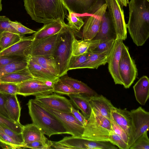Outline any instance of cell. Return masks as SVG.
Returning <instances> with one entry per match:
<instances>
[{"instance_id":"obj_1","label":"cell","mask_w":149,"mask_h":149,"mask_svg":"<svg viewBox=\"0 0 149 149\" xmlns=\"http://www.w3.org/2000/svg\"><path fill=\"white\" fill-rule=\"evenodd\" d=\"M126 27L134 43L143 45L149 37V0H130Z\"/></svg>"},{"instance_id":"obj_2","label":"cell","mask_w":149,"mask_h":149,"mask_svg":"<svg viewBox=\"0 0 149 149\" xmlns=\"http://www.w3.org/2000/svg\"><path fill=\"white\" fill-rule=\"evenodd\" d=\"M24 6L31 19L47 24L59 20L64 22L67 10L61 0H24Z\"/></svg>"},{"instance_id":"obj_3","label":"cell","mask_w":149,"mask_h":149,"mask_svg":"<svg viewBox=\"0 0 149 149\" xmlns=\"http://www.w3.org/2000/svg\"><path fill=\"white\" fill-rule=\"evenodd\" d=\"M27 105L33 123L38 126L44 134L50 137L54 134H69L61 121L35 99L29 100Z\"/></svg>"},{"instance_id":"obj_4","label":"cell","mask_w":149,"mask_h":149,"mask_svg":"<svg viewBox=\"0 0 149 149\" xmlns=\"http://www.w3.org/2000/svg\"><path fill=\"white\" fill-rule=\"evenodd\" d=\"M74 31L65 24L58 33L52 56L55 61L59 77L66 74L72 56V42Z\"/></svg>"},{"instance_id":"obj_5","label":"cell","mask_w":149,"mask_h":149,"mask_svg":"<svg viewBox=\"0 0 149 149\" xmlns=\"http://www.w3.org/2000/svg\"><path fill=\"white\" fill-rule=\"evenodd\" d=\"M111 130V121L98 111L92 109L81 136L89 140L109 141Z\"/></svg>"},{"instance_id":"obj_6","label":"cell","mask_w":149,"mask_h":149,"mask_svg":"<svg viewBox=\"0 0 149 149\" xmlns=\"http://www.w3.org/2000/svg\"><path fill=\"white\" fill-rule=\"evenodd\" d=\"M131 125L127 143L129 149L135 141L149 127V112L141 107L131 110Z\"/></svg>"},{"instance_id":"obj_7","label":"cell","mask_w":149,"mask_h":149,"mask_svg":"<svg viewBox=\"0 0 149 149\" xmlns=\"http://www.w3.org/2000/svg\"><path fill=\"white\" fill-rule=\"evenodd\" d=\"M119 70L123 85L125 88L131 86L138 75L134 60L131 58L128 47L124 45L119 63Z\"/></svg>"},{"instance_id":"obj_8","label":"cell","mask_w":149,"mask_h":149,"mask_svg":"<svg viewBox=\"0 0 149 149\" xmlns=\"http://www.w3.org/2000/svg\"><path fill=\"white\" fill-rule=\"evenodd\" d=\"M113 23L116 39L125 40L127 37V28L124 11L119 0H105Z\"/></svg>"},{"instance_id":"obj_9","label":"cell","mask_w":149,"mask_h":149,"mask_svg":"<svg viewBox=\"0 0 149 149\" xmlns=\"http://www.w3.org/2000/svg\"><path fill=\"white\" fill-rule=\"evenodd\" d=\"M69 13L92 15L105 3V0H61Z\"/></svg>"},{"instance_id":"obj_10","label":"cell","mask_w":149,"mask_h":149,"mask_svg":"<svg viewBox=\"0 0 149 149\" xmlns=\"http://www.w3.org/2000/svg\"><path fill=\"white\" fill-rule=\"evenodd\" d=\"M36 101L42 106L54 115L61 121L69 134L72 136H82L85 126L73 114L53 109Z\"/></svg>"},{"instance_id":"obj_11","label":"cell","mask_w":149,"mask_h":149,"mask_svg":"<svg viewBox=\"0 0 149 149\" xmlns=\"http://www.w3.org/2000/svg\"><path fill=\"white\" fill-rule=\"evenodd\" d=\"M123 40L116 39L109 54L107 63L109 72L116 84L123 85L119 70V63L124 45Z\"/></svg>"},{"instance_id":"obj_12","label":"cell","mask_w":149,"mask_h":149,"mask_svg":"<svg viewBox=\"0 0 149 149\" xmlns=\"http://www.w3.org/2000/svg\"><path fill=\"white\" fill-rule=\"evenodd\" d=\"M17 84L18 86L17 94L24 96H41L54 92L53 87L47 86L42 81L34 78Z\"/></svg>"},{"instance_id":"obj_13","label":"cell","mask_w":149,"mask_h":149,"mask_svg":"<svg viewBox=\"0 0 149 149\" xmlns=\"http://www.w3.org/2000/svg\"><path fill=\"white\" fill-rule=\"evenodd\" d=\"M58 33L45 38L38 40L33 39L28 57L52 56Z\"/></svg>"},{"instance_id":"obj_14","label":"cell","mask_w":149,"mask_h":149,"mask_svg":"<svg viewBox=\"0 0 149 149\" xmlns=\"http://www.w3.org/2000/svg\"><path fill=\"white\" fill-rule=\"evenodd\" d=\"M35 100L53 109L71 113L70 100L56 93L36 96Z\"/></svg>"},{"instance_id":"obj_15","label":"cell","mask_w":149,"mask_h":149,"mask_svg":"<svg viewBox=\"0 0 149 149\" xmlns=\"http://www.w3.org/2000/svg\"><path fill=\"white\" fill-rule=\"evenodd\" d=\"M107 9L105 3L88 17L83 27L82 33L83 39L92 40L95 37L99 31L103 16Z\"/></svg>"},{"instance_id":"obj_16","label":"cell","mask_w":149,"mask_h":149,"mask_svg":"<svg viewBox=\"0 0 149 149\" xmlns=\"http://www.w3.org/2000/svg\"><path fill=\"white\" fill-rule=\"evenodd\" d=\"M33 38V36H24L18 42L7 48L0 51V56H17L28 57L29 49Z\"/></svg>"},{"instance_id":"obj_17","label":"cell","mask_w":149,"mask_h":149,"mask_svg":"<svg viewBox=\"0 0 149 149\" xmlns=\"http://www.w3.org/2000/svg\"><path fill=\"white\" fill-rule=\"evenodd\" d=\"M88 98L92 109L111 121V111L114 106L110 101L101 95L88 96Z\"/></svg>"},{"instance_id":"obj_18","label":"cell","mask_w":149,"mask_h":149,"mask_svg":"<svg viewBox=\"0 0 149 149\" xmlns=\"http://www.w3.org/2000/svg\"><path fill=\"white\" fill-rule=\"evenodd\" d=\"M116 35L114 28L108 10L106 11L102 20L98 32L93 40L100 41L114 39Z\"/></svg>"},{"instance_id":"obj_19","label":"cell","mask_w":149,"mask_h":149,"mask_svg":"<svg viewBox=\"0 0 149 149\" xmlns=\"http://www.w3.org/2000/svg\"><path fill=\"white\" fill-rule=\"evenodd\" d=\"M111 118L124 130L129 137L131 123L130 111L126 108L121 109L114 106L111 111Z\"/></svg>"},{"instance_id":"obj_20","label":"cell","mask_w":149,"mask_h":149,"mask_svg":"<svg viewBox=\"0 0 149 149\" xmlns=\"http://www.w3.org/2000/svg\"><path fill=\"white\" fill-rule=\"evenodd\" d=\"M100 42V40L77 39L74 35L72 42V55L75 56L92 52Z\"/></svg>"},{"instance_id":"obj_21","label":"cell","mask_w":149,"mask_h":149,"mask_svg":"<svg viewBox=\"0 0 149 149\" xmlns=\"http://www.w3.org/2000/svg\"><path fill=\"white\" fill-rule=\"evenodd\" d=\"M22 133L25 148L27 144L47 139L42 131L33 123L23 125Z\"/></svg>"},{"instance_id":"obj_22","label":"cell","mask_w":149,"mask_h":149,"mask_svg":"<svg viewBox=\"0 0 149 149\" xmlns=\"http://www.w3.org/2000/svg\"><path fill=\"white\" fill-rule=\"evenodd\" d=\"M4 94L6 98L5 107L10 119L17 123L20 124L19 118L21 108L17 95Z\"/></svg>"},{"instance_id":"obj_23","label":"cell","mask_w":149,"mask_h":149,"mask_svg":"<svg viewBox=\"0 0 149 149\" xmlns=\"http://www.w3.org/2000/svg\"><path fill=\"white\" fill-rule=\"evenodd\" d=\"M133 88L136 99L142 105H144L149 97V80L146 76H143L136 82Z\"/></svg>"},{"instance_id":"obj_24","label":"cell","mask_w":149,"mask_h":149,"mask_svg":"<svg viewBox=\"0 0 149 149\" xmlns=\"http://www.w3.org/2000/svg\"><path fill=\"white\" fill-rule=\"evenodd\" d=\"M65 23L56 20L44 24L41 28L33 35V40H38L47 38L58 33Z\"/></svg>"},{"instance_id":"obj_25","label":"cell","mask_w":149,"mask_h":149,"mask_svg":"<svg viewBox=\"0 0 149 149\" xmlns=\"http://www.w3.org/2000/svg\"><path fill=\"white\" fill-rule=\"evenodd\" d=\"M27 67L34 78L42 81L55 82L60 78L53 75L47 70L28 58Z\"/></svg>"},{"instance_id":"obj_26","label":"cell","mask_w":149,"mask_h":149,"mask_svg":"<svg viewBox=\"0 0 149 149\" xmlns=\"http://www.w3.org/2000/svg\"><path fill=\"white\" fill-rule=\"evenodd\" d=\"M72 105L80 110L87 120L90 117L92 109L88 100V96L81 94L68 95Z\"/></svg>"},{"instance_id":"obj_27","label":"cell","mask_w":149,"mask_h":149,"mask_svg":"<svg viewBox=\"0 0 149 149\" xmlns=\"http://www.w3.org/2000/svg\"><path fill=\"white\" fill-rule=\"evenodd\" d=\"M109 53L93 52L89 57L80 66L79 69H97L100 66L105 65L107 63Z\"/></svg>"},{"instance_id":"obj_28","label":"cell","mask_w":149,"mask_h":149,"mask_svg":"<svg viewBox=\"0 0 149 149\" xmlns=\"http://www.w3.org/2000/svg\"><path fill=\"white\" fill-rule=\"evenodd\" d=\"M63 83L70 85L78 91L80 94L91 96L98 94L94 90L84 82L68 77L66 74L60 78Z\"/></svg>"},{"instance_id":"obj_29","label":"cell","mask_w":149,"mask_h":149,"mask_svg":"<svg viewBox=\"0 0 149 149\" xmlns=\"http://www.w3.org/2000/svg\"><path fill=\"white\" fill-rule=\"evenodd\" d=\"M33 79L34 78L26 67L0 77V82L18 84Z\"/></svg>"},{"instance_id":"obj_30","label":"cell","mask_w":149,"mask_h":149,"mask_svg":"<svg viewBox=\"0 0 149 149\" xmlns=\"http://www.w3.org/2000/svg\"><path fill=\"white\" fill-rule=\"evenodd\" d=\"M28 58L47 70L53 75L60 78L55 61L52 56H35L28 57Z\"/></svg>"},{"instance_id":"obj_31","label":"cell","mask_w":149,"mask_h":149,"mask_svg":"<svg viewBox=\"0 0 149 149\" xmlns=\"http://www.w3.org/2000/svg\"><path fill=\"white\" fill-rule=\"evenodd\" d=\"M10 32H3L0 36V51L10 47L20 40L24 37Z\"/></svg>"},{"instance_id":"obj_32","label":"cell","mask_w":149,"mask_h":149,"mask_svg":"<svg viewBox=\"0 0 149 149\" xmlns=\"http://www.w3.org/2000/svg\"><path fill=\"white\" fill-rule=\"evenodd\" d=\"M28 57L20 61L13 62L0 67V77L22 70L27 67Z\"/></svg>"},{"instance_id":"obj_33","label":"cell","mask_w":149,"mask_h":149,"mask_svg":"<svg viewBox=\"0 0 149 149\" xmlns=\"http://www.w3.org/2000/svg\"><path fill=\"white\" fill-rule=\"evenodd\" d=\"M53 88L54 93L60 94L68 95L80 94L76 90L62 81L60 78L54 83Z\"/></svg>"},{"instance_id":"obj_34","label":"cell","mask_w":149,"mask_h":149,"mask_svg":"<svg viewBox=\"0 0 149 149\" xmlns=\"http://www.w3.org/2000/svg\"><path fill=\"white\" fill-rule=\"evenodd\" d=\"M0 144L3 148L19 149L24 148V146L19 143L0 129Z\"/></svg>"},{"instance_id":"obj_35","label":"cell","mask_w":149,"mask_h":149,"mask_svg":"<svg viewBox=\"0 0 149 149\" xmlns=\"http://www.w3.org/2000/svg\"><path fill=\"white\" fill-rule=\"evenodd\" d=\"M93 52H89L75 56H72L69 61L68 70L79 69L83 63L91 55Z\"/></svg>"},{"instance_id":"obj_36","label":"cell","mask_w":149,"mask_h":149,"mask_svg":"<svg viewBox=\"0 0 149 149\" xmlns=\"http://www.w3.org/2000/svg\"><path fill=\"white\" fill-rule=\"evenodd\" d=\"M87 149H117L118 148L109 141H97L87 140L86 144Z\"/></svg>"},{"instance_id":"obj_37","label":"cell","mask_w":149,"mask_h":149,"mask_svg":"<svg viewBox=\"0 0 149 149\" xmlns=\"http://www.w3.org/2000/svg\"><path fill=\"white\" fill-rule=\"evenodd\" d=\"M75 13L72 12L69 13L67 15L68 26L72 30L79 31L84 24L82 19L76 15Z\"/></svg>"},{"instance_id":"obj_38","label":"cell","mask_w":149,"mask_h":149,"mask_svg":"<svg viewBox=\"0 0 149 149\" xmlns=\"http://www.w3.org/2000/svg\"><path fill=\"white\" fill-rule=\"evenodd\" d=\"M0 124L4 125L18 134L22 133L23 125L18 124L9 118L0 115Z\"/></svg>"},{"instance_id":"obj_39","label":"cell","mask_w":149,"mask_h":149,"mask_svg":"<svg viewBox=\"0 0 149 149\" xmlns=\"http://www.w3.org/2000/svg\"><path fill=\"white\" fill-rule=\"evenodd\" d=\"M148 131L139 137L130 146V149H149V139Z\"/></svg>"},{"instance_id":"obj_40","label":"cell","mask_w":149,"mask_h":149,"mask_svg":"<svg viewBox=\"0 0 149 149\" xmlns=\"http://www.w3.org/2000/svg\"><path fill=\"white\" fill-rule=\"evenodd\" d=\"M109 141L120 149H129L127 144L111 129L109 136Z\"/></svg>"},{"instance_id":"obj_41","label":"cell","mask_w":149,"mask_h":149,"mask_svg":"<svg viewBox=\"0 0 149 149\" xmlns=\"http://www.w3.org/2000/svg\"><path fill=\"white\" fill-rule=\"evenodd\" d=\"M18 86L17 84L0 82V92L3 93L17 95Z\"/></svg>"},{"instance_id":"obj_42","label":"cell","mask_w":149,"mask_h":149,"mask_svg":"<svg viewBox=\"0 0 149 149\" xmlns=\"http://www.w3.org/2000/svg\"><path fill=\"white\" fill-rule=\"evenodd\" d=\"M115 39H112L100 42L92 52L103 53L109 52L114 42Z\"/></svg>"},{"instance_id":"obj_43","label":"cell","mask_w":149,"mask_h":149,"mask_svg":"<svg viewBox=\"0 0 149 149\" xmlns=\"http://www.w3.org/2000/svg\"><path fill=\"white\" fill-rule=\"evenodd\" d=\"M10 19L4 16H0V32H10L19 34L18 32L9 23Z\"/></svg>"},{"instance_id":"obj_44","label":"cell","mask_w":149,"mask_h":149,"mask_svg":"<svg viewBox=\"0 0 149 149\" xmlns=\"http://www.w3.org/2000/svg\"><path fill=\"white\" fill-rule=\"evenodd\" d=\"M52 144V141L47 139L45 140L34 142L25 146V148L35 149H50Z\"/></svg>"},{"instance_id":"obj_45","label":"cell","mask_w":149,"mask_h":149,"mask_svg":"<svg viewBox=\"0 0 149 149\" xmlns=\"http://www.w3.org/2000/svg\"><path fill=\"white\" fill-rule=\"evenodd\" d=\"M9 23L23 36H24L25 34L34 33L36 31L27 28L17 21L14 22L10 20L9 21Z\"/></svg>"},{"instance_id":"obj_46","label":"cell","mask_w":149,"mask_h":149,"mask_svg":"<svg viewBox=\"0 0 149 149\" xmlns=\"http://www.w3.org/2000/svg\"><path fill=\"white\" fill-rule=\"evenodd\" d=\"M111 122V129L127 144L128 137L124 130L112 118Z\"/></svg>"},{"instance_id":"obj_47","label":"cell","mask_w":149,"mask_h":149,"mask_svg":"<svg viewBox=\"0 0 149 149\" xmlns=\"http://www.w3.org/2000/svg\"><path fill=\"white\" fill-rule=\"evenodd\" d=\"M28 58L17 56H0V67L13 62L21 61Z\"/></svg>"},{"instance_id":"obj_48","label":"cell","mask_w":149,"mask_h":149,"mask_svg":"<svg viewBox=\"0 0 149 149\" xmlns=\"http://www.w3.org/2000/svg\"><path fill=\"white\" fill-rule=\"evenodd\" d=\"M71 113L84 126L86 125L87 120L84 115L72 106L71 109Z\"/></svg>"},{"instance_id":"obj_49","label":"cell","mask_w":149,"mask_h":149,"mask_svg":"<svg viewBox=\"0 0 149 149\" xmlns=\"http://www.w3.org/2000/svg\"><path fill=\"white\" fill-rule=\"evenodd\" d=\"M6 99L4 93L0 92V115L10 119L5 107Z\"/></svg>"},{"instance_id":"obj_50","label":"cell","mask_w":149,"mask_h":149,"mask_svg":"<svg viewBox=\"0 0 149 149\" xmlns=\"http://www.w3.org/2000/svg\"><path fill=\"white\" fill-rule=\"evenodd\" d=\"M47 86L53 87V85L55 82L49 81H42Z\"/></svg>"},{"instance_id":"obj_51","label":"cell","mask_w":149,"mask_h":149,"mask_svg":"<svg viewBox=\"0 0 149 149\" xmlns=\"http://www.w3.org/2000/svg\"><path fill=\"white\" fill-rule=\"evenodd\" d=\"M119 2L122 6H123L126 7L127 4L129 3V0H119Z\"/></svg>"},{"instance_id":"obj_52","label":"cell","mask_w":149,"mask_h":149,"mask_svg":"<svg viewBox=\"0 0 149 149\" xmlns=\"http://www.w3.org/2000/svg\"><path fill=\"white\" fill-rule=\"evenodd\" d=\"M1 1L0 0V12L2 10V5L1 3Z\"/></svg>"},{"instance_id":"obj_53","label":"cell","mask_w":149,"mask_h":149,"mask_svg":"<svg viewBox=\"0 0 149 149\" xmlns=\"http://www.w3.org/2000/svg\"><path fill=\"white\" fill-rule=\"evenodd\" d=\"M2 33H1V32H0V36H1V34Z\"/></svg>"},{"instance_id":"obj_54","label":"cell","mask_w":149,"mask_h":149,"mask_svg":"<svg viewBox=\"0 0 149 149\" xmlns=\"http://www.w3.org/2000/svg\"></svg>"}]
</instances>
